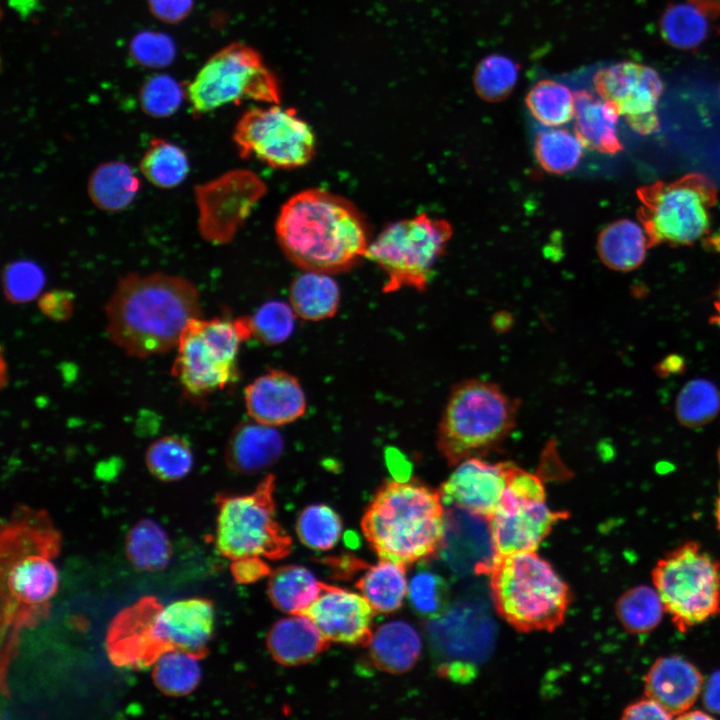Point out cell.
I'll return each instance as SVG.
<instances>
[{
  "label": "cell",
  "mask_w": 720,
  "mask_h": 720,
  "mask_svg": "<svg viewBox=\"0 0 720 720\" xmlns=\"http://www.w3.org/2000/svg\"><path fill=\"white\" fill-rule=\"evenodd\" d=\"M663 39L678 49L697 48L709 34L708 16L689 2L673 3L659 21Z\"/></svg>",
  "instance_id": "obj_32"
},
{
  "label": "cell",
  "mask_w": 720,
  "mask_h": 720,
  "mask_svg": "<svg viewBox=\"0 0 720 720\" xmlns=\"http://www.w3.org/2000/svg\"><path fill=\"white\" fill-rule=\"evenodd\" d=\"M710 18L720 16V0H688Z\"/></svg>",
  "instance_id": "obj_53"
},
{
  "label": "cell",
  "mask_w": 720,
  "mask_h": 720,
  "mask_svg": "<svg viewBox=\"0 0 720 720\" xmlns=\"http://www.w3.org/2000/svg\"><path fill=\"white\" fill-rule=\"evenodd\" d=\"M275 231L291 262L327 274L351 269L371 242L360 211L345 198L317 188L298 192L282 205Z\"/></svg>",
  "instance_id": "obj_3"
},
{
  "label": "cell",
  "mask_w": 720,
  "mask_h": 720,
  "mask_svg": "<svg viewBox=\"0 0 720 720\" xmlns=\"http://www.w3.org/2000/svg\"><path fill=\"white\" fill-rule=\"evenodd\" d=\"M707 246L713 250L720 252V233L707 239ZM715 313L710 318V322L720 326V288L714 302Z\"/></svg>",
  "instance_id": "obj_52"
},
{
  "label": "cell",
  "mask_w": 720,
  "mask_h": 720,
  "mask_svg": "<svg viewBox=\"0 0 720 720\" xmlns=\"http://www.w3.org/2000/svg\"><path fill=\"white\" fill-rule=\"evenodd\" d=\"M720 411V392L711 381L696 378L687 382L675 401L678 421L689 428L710 423Z\"/></svg>",
  "instance_id": "obj_38"
},
{
  "label": "cell",
  "mask_w": 720,
  "mask_h": 720,
  "mask_svg": "<svg viewBox=\"0 0 720 720\" xmlns=\"http://www.w3.org/2000/svg\"><path fill=\"white\" fill-rule=\"evenodd\" d=\"M648 248L643 227L629 219L610 223L600 232L597 240L600 260L616 271H630L640 266Z\"/></svg>",
  "instance_id": "obj_26"
},
{
  "label": "cell",
  "mask_w": 720,
  "mask_h": 720,
  "mask_svg": "<svg viewBox=\"0 0 720 720\" xmlns=\"http://www.w3.org/2000/svg\"><path fill=\"white\" fill-rule=\"evenodd\" d=\"M213 627L214 607L208 599L193 597L164 606L147 595L113 617L105 649L112 664L133 670L152 666L169 651L202 659L208 654Z\"/></svg>",
  "instance_id": "obj_4"
},
{
  "label": "cell",
  "mask_w": 720,
  "mask_h": 720,
  "mask_svg": "<svg viewBox=\"0 0 720 720\" xmlns=\"http://www.w3.org/2000/svg\"><path fill=\"white\" fill-rule=\"evenodd\" d=\"M593 85L598 96L611 103L637 133L648 135L658 130L657 104L664 86L653 68L619 62L600 69Z\"/></svg>",
  "instance_id": "obj_17"
},
{
  "label": "cell",
  "mask_w": 720,
  "mask_h": 720,
  "mask_svg": "<svg viewBox=\"0 0 720 720\" xmlns=\"http://www.w3.org/2000/svg\"><path fill=\"white\" fill-rule=\"evenodd\" d=\"M615 612L629 634L643 635L659 625L665 609L655 588L637 585L617 599Z\"/></svg>",
  "instance_id": "obj_33"
},
{
  "label": "cell",
  "mask_w": 720,
  "mask_h": 720,
  "mask_svg": "<svg viewBox=\"0 0 720 720\" xmlns=\"http://www.w3.org/2000/svg\"><path fill=\"white\" fill-rule=\"evenodd\" d=\"M518 75L519 66L512 59L503 55H490L477 65L473 84L480 98L498 102L511 94Z\"/></svg>",
  "instance_id": "obj_41"
},
{
  "label": "cell",
  "mask_w": 720,
  "mask_h": 720,
  "mask_svg": "<svg viewBox=\"0 0 720 720\" xmlns=\"http://www.w3.org/2000/svg\"><path fill=\"white\" fill-rule=\"evenodd\" d=\"M717 460H718V465H719V469H720V447L717 452Z\"/></svg>",
  "instance_id": "obj_56"
},
{
  "label": "cell",
  "mask_w": 720,
  "mask_h": 720,
  "mask_svg": "<svg viewBox=\"0 0 720 720\" xmlns=\"http://www.w3.org/2000/svg\"><path fill=\"white\" fill-rule=\"evenodd\" d=\"M200 659L181 651H169L153 664L152 679L166 696L182 697L190 694L201 679Z\"/></svg>",
  "instance_id": "obj_37"
},
{
  "label": "cell",
  "mask_w": 720,
  "mask_h": 720,
  "mask_svg": "<svg viewBox=\"0 0 720 720\" xmlns=\"http://www.w3.org/2000/svg\"><path fill=\"white\" fill-rule=\"evenodd\" d=\"M230 571L238 584H252L269 576L272 572L268 563L258 556H247L232 560Z\"/></svg>",
  "instance_id": "obj_48"
},
{
  "label": "cell",
  "mask_w": 720,
  "mask_h": 720,
  "mask_svg": "<svg viewBox=\"0 0 720 720\" xmlns=\"http://www.w3.org/2000/svg\"><path fill=\"white\" fill-rule=\"evenodd\" d=\"M61 534L42 509L18 505L0 534L1 682L16 655L19 635L47 618L59 575L53 560Z\"/></svg>",
  "instance_id": "obj_1"
},
{
  "label": "cell",
  "mask_w": 720,
  "mask_h": 720,
  "mask_svg": "<svg viewBox=\"0 0 720 720\" xmlns=\"http://www.w3.org/2000/svg\"><path fill=\"white\" fill-rule=\"evenodd\" d=\"M704 684L700 670L677 655L658 658L644 677L645 695L657 701L672 717L691 709Z\"/></svg>",
  "instance_id": "obj_21"
},
{
  "label": "cell",
  "mask_w": 720,
  "mask_h": 720,
  "mask_svg": "<svg viewBox=\"0 0 720 720\" xmlns=\"http://www.w3.org/2000/svg\"><path fill=\"white\" fill-rule=\"evenodd\" d=\"M149 6L157 18L175 23L189 14L192 0H149Z\"/></svg>",
  "instance_id": "obj_50"
},
{
  "label": "cell",
  "mask_w": 720,
  "mask_h": 720,
  "mask_svg": "<svg viewBox=\"0 0 720 720\" xmlns=\"http://www.w3.org/2000/svg\"><path fill=\"white\" fill-rule=\"evenodd\" d=\"M275 487L267 474L249 494L217 495L215 544L222 556L279 560L291 552L292 539L276 519Z\"/></svg>",
  "instance_id": "obj_12"
},
{
  "label": "cell",
  "mask_w": 720,
  "mask_h": 720,
  "mask_svg": "<svg viewBox=\"0 0 720 720\" xmlns=\"http://www.w3.org/2000/svg\"><path fill=\"white\" fill-rule=\"evenodd\" d=\"M134 57L143 65L162 66L174 56V46L170 39L162 34L142 33L131 46Z\"/></svg>",
  "instance_id": "obj_46"
},
{
  "label": "cell",
  "mask_w": 720,
  "mask_h": 720,
  "mask_svg": "<svg viewBox=\"0 0 720 720\" xmlns=\"http://www.w3.org/2000/svg\"><path fill=\"white\" fill-rule=\"evenodd\" d=\"M331 643L367 647L372 637L374 609L361 595L323 583L313 603L302 613Z\"/></svg>",
  "instance_id": "obj_19"
},
{
  "label": "cell",
  "mask_w": 720,
  "mask_h": 720,
  "mask_svg": "<svg viewBox=\"0 0 720 720\" xmlns=\"http://www.w3.org/2000/svg\"><path fill=\"white\" fill-rule=\"evenodd\" d=\"M266 645L278 664L295 667L312 662L330 642L307 616L290 614L271 627Z\"/></svg>",
  "instance_id": "obj_22"
},
{
  "label": "cell",
  "mask_w": 720,
  "mask_h": 720,
  "mask_svg": "<svg viewBox=\"0 0 720 720\" xmlns=\"http://www.w3.org/2000/svg\"><path fill=\"white\" fill-rule=\"evenodd\" d=\"M439 490L422 481L390 479L382 483L361 519V529L379 559L405 566L442 546L445 508Z\"/></svg>",
  "instance_id": "obj_5"
},
{
  "label": "cell",
  "mask_w": 720,
  "mask_h": 720,
  "mask_svg": "<svg viewBox=\"0 0 720 720\" xmlns=\"http://www.w3.org/2000/svg\"><path fill=\"white\" fill-rule=\"evenodd\" d=\"M489 573L494 606L516 630L553 631L564 621L569 587L535 551L496 555Z\"/></svg>",
  "instance_id": "obj_7"
},
{
  "label": "cell",
  "mask_w": 720,
  "mask_h": 720,
  "mask_svg": "<svg viewBox=\"0 0 720 720\" xmlns=\"http://www.w3.org/2000/svg\"><path fill=\"white\" fill-rule=\"evenodd\" d=\"M567 517V512L548 507L538 476L513 465L501 502L489 518L495 554L535 551L553 526Z\"/></svg>",
  "instance_id": "obj_14"
},
{
  "label": "cell",
  "mask_w": 720,
  "mask_h": 720,
  "mask_svg": "<svg viewBox=\"0 0 720 720\" xmlns=\"http://www.w3.org/2000/svg\"><path fill=\"white\" fill-rule=\"evenodd\" d=\"M652 582L674 626L686 632L720 607V562L688 541L659 559Z\"/></svg>",
  "instance_id": "obj_11"
},
{
  "label": "cell",
  "mask_w": 720,
  "mask_h": 720,
  "mask_svg": "<svg viewBox=\"0 0 720 720\" xmlns=\"http://www.w3.org/2000/svg\"><path fill=\"white\" fill-rule=\"evenodd\" d=\"M145 464L157 479L165 482L178 481L192 469V450L184 438L176 435L165 436L148 447Z\"/></svg>",
  "instance_id": "obj_39"
},
{
  "label": "cell",
  "mask_w": 720,
  "mask_h": 720,
  "mask_svg": "<svg viewBox=\"0 0 720 720\" xmlns=\"http://www.w3.org/2000/svg\"><path fill=\"white\" fill-rule=\"evenodd\" d=\"M520 401L491 381L470 378L451 389L437 430V447L450 467L487 455L516 426Z\"/></svg>",
  "instance_id": "obj_6"
},
{
  "label": "cell",
  "mask_w": 720,
  "mask_h": 720,
  "mask_svg": "<svg viewBox=\"0 0 720 720\" xmlns=\"http://www.w3.org/2000/svg\"><path fill=\"white\" fill-rule=\"evenodd\" d=\"M283 439L275 427L256 421L238 425L232 432L225 450V461L239 473H256L270 466L280 457Z\"/></svg>",
  "instance_id": "obj_23"
},
{
  "label": "cell",
  "mask_w": 720,
  "mask_h": 720,
  "mask_svg": "<svg viewBox=\"0 0 720 720\" xmlns=\"http://www.w3.org/2000/svg\"><path fill=\"white\" fill-rule=\"evenodd\" d=\"M405 565L386 559H379L373 566H367L357 580L360 594L378 613L398 610L408 593Z\"/></svg>",
  "instance_id": "obj_30"
},
{
  "label": "cell",
  "mask_w": 720,
  "mask_h": 720,
  "mask_svg": "<svg viewBox=\"0 0 720 720\" xmlns=\"http://www.w3.org/2000/svg\"><path fill=\"white\" fill-rule=\"evenodd\" d=\"M248 415L267 426H281L302 417L306 397L300 382L293 375L272 369L256 378L244 390Z\"/></svg>",
  "instance_id": "obj_20"
},
{
  "label": "cell",
  "mask_w": 720,
  "mask_h": 720,
  "mask_svg": "<svg viewBox=\"0 0 720 720\" xmlns=\"http://www.w3.org/2000/svg\"><path fill=\"white\" fill-rule=\"evenodd\" d=\"M715 519L717 523V528L720 531V483L718 487V494L715 501Z\"/></svg>",
  "instance_id": "obj_55"
},
{
  "label": "cell",
  "mask_w": 720,
  "mask_h": 720,
  "mask_svg": "<svg viewBox=\"0 0 720 720\" xmlns=\"http://www.w3.org/2000/svg\"><path fill=\"white\" fill-rule=\"evenodd\" d=\"M125 549L130 563L140 571L163 570L172 555L167 533L151 519H141L130 529Z\"/></svg>",
  "instance_id": "obj_31"
},
{
  "label": "cell",
  "mask_w": 720,
  "mask_h": 720,
  "mask_svg": "<svg viewBox=\"0 0 720 720\" xmlns=\"http://www.w3.org/2000/svg\"><path fill=\"white\" fill-rule=\"evenodd\" d=\"M585 146L576 133L558 127L540 131L535 139L538 164L552 174H565L575 169L583 157Z\"/></svg>",
  "instance_id": "obj_35"
},
{
  "label": "cell",
  "mask_w": 720,
  "mask_h": 720,
  "mask_svg": "<svg viewBox=\"0 0 720 720\" xmlns=\"http://www.w3.org/2000/svg\"><path fill=\"white\" fill-rule=\"evenodd\" d=\"M106 329L128 355L147 358L177 347L186 325L202 316L189 280L165 273L121 277L105 305Z\"/></svg>",
  "instance_id": "obj_2"
},
{
  "label": "cell",
  "mask_w": 720,
  "mask_h": 720,
  "mask_svg": "<svg viewBox=\"0 0 720 720\" xmlns=\"http://www.w3.org/2000/svg\"><path fill=\"white\" fill-rule=\"evenodd\" d=\"M264 193V182L247 170L229 171L197 186L200 234L217 244L230 241Z\"/></svg>",
  "instance_id": "obj_16"
},
{
  "label": "cell",
  "mask_w": 720,
  "mask_h": 720,
  "mask_svg": "<svg viewBox=\"0 0 720 720\" xmlns=\"http://www.w3.org/2000/svg\"><path fill=\"white\" fill-rule=\"evenodd\" d=\"M295 316L291 305L281 301L267 302L249 317L252 337L263 344H280L291 335Z\"/></svg>",
  "instance_id": "obj_42"
},
{
  "label": "cell",
  "mask_w": 720,
  "mask_h": 720,
  "mask_svg": "<svg viewBox=\"0 0 720 720\" xmlns=\"http://www.w3.org/2000/svg\"><path fill=\"white\" fill-rule=\"evenodd\" d=\"M512 463H492L480 457L468 458L439 489L443 504L489 518L498 507L508 484Z\"/></svg>",
  "instance_id": "obj_18"
},
{
  "label": "cell",
  "mask_w": 720,
  "mask_h": 720,
  "mask_svg": "<svg viewBox=\"0 0 720 720\" xmlns=\"http://www.w3.org/2000/svg\"><path fill=\"white\" fill-rule=\"evenodd\" d=\"M672 715L657 701L646 696L626 706L622 719H671Z\"/></svg>",
  "instance_id": "obj_49"
},
{
  "label": "cell",
  "mask_w": 720,
  "mask_h": 720,
  "mask_svg": "<svg viewBox=\"0 0 720 720\" xmlns=\"http://www.w3.org/2000/svg\"><path fill=\"white\" fill-rule=\"evenodd\" d=\"M187 97L193 112L203 114L245 99L278 104L280 89L256 50L233 43L202 66L187 88Z\"/></svg>",
  "instance_id": "obj_13"
},
{
  "label": "cell",
  "mask_w": 720,
  "mask_h": 720,
  "mask_svg": "<svg viewBox=\"0 0 720 720\" xmlns=\"http://www.w3.org/2000/svg\"><path fill=\"white\" fill-rule=\"evenodd\" d=\"M45 284V274L36 263L17 260L5 266L2 272V287L6 299L14 304H23L37 298Z\"/></svg>",
  "instance_id": "obj_43"
},
{
  "label": "cell",
  "mask_w": 720,
  "mask_h": 720,
  "mask_svg": "<svg viewBox=\"0 0 720 720\" xmlns=\"http://www.w3.org/2000/svg\"><path fill=\"white\" fill-rule=\"evenodd\" d=\"M40 311L54 321L69 319L74 309V296L66 290H51L42 294L38 301Z\"/></svg>",
  "instance_id": "obj_47"
},
{
  "label": "cell",
  "mask_w": 720,
  "mask_h": 720,
  "mask_svg": "<svg viewBox=\"0 0 720 720\" xmlns=\"http://www.w3.org/2000/svg\"><path fill=\"white\" fill-rule=\"evenodd\" d=\"M681 719H711L713 718L710 714L705 713L701 710H688L678 716Z\"/></svg>",
  "instance_id": "obj_54"
},
{
  "label": "cell",
  "mask_w": 720,
  "mask_h": 720,
  "mask_svg": "<svg viewBox=\"0 0 720 720\" xmlns=\"http://www.w3.org/2000/svg\"><path fill=\"white\" fill-rule=\"evenodd\" d=\"M575 133L589 149L615 154L622 150L617 132L619 113L609 102L587 90L575 94Z\"/></svg>",
  "instance_id": "obj_25"
},
{
  "label": "cell",
  "mask_w": 720,
  "mask_h": 720,
  "mask_svg": "<svg viewBox=\"0 0 720 720\" xmlns=\"http://www.w3.org/2000/svg\"><path fill=\"white\" fill-rule=\"evenodd\" d=\"M233 141L241 157H255L279 169L306 165L316 146L308 123L294 109L278 105L245 112L235 126Z\"/></svg>",
  "instance_id": "obj_15"
},
{
  "label": "cell",
  "mask_w": 720,
  "mask_h": 720,
  "mask_svg": "<svg viewBox=\"0 0 720 720\" xmlns=\"http://www.w3.org/2000/svg\"><path fill=\"white\" fill-rule=\"evenodd\" d=\"M717 189L705 175L690 173L676 180L638 188V219L649 248L660 244L690 245L709 230Z\"/></svg>",
  "instance_id": "obj_8"
},
{
  "label": "cell",
  "mask_w": 720,
  "mask_h": 720,
  "mask_svg": "<svg viewBox=\"0 0 720 720\" xmlns=\"http://www.w3.org/2000/svg\"><path fill=\"white\" fill-rule=\"evenodd\" d=\"M296 533L301 543L316 551H328L342 533L340 516L325 504L306 506L298 515Z\"/></svg>",
  "instance_id": "obj_40"
},
{
  "label": "cell",
  "mask_w": 720,
  "mask_h": 720,
  "mask_svg": "<svg viewBox=\"0 0 720 720\" xmlns=\"http://www.w3.org/2000/svg\"><path fill=\"white\" fill-rule=\"evenodd\" d=\"M407 595L416 612L431 619L440 617L448 607V584L428 570L412 577Z\"/></svg>",
  "instance_id": "obj_44"
},
{
  "label": "cell",
  "mask_w": 720,
  "mask_h": 720,
  "mask_svg": "<svg viewBox=\"0 0 720 720\" xmlns=\"http://www.w3.org/2000/svg\"><path fill=\"white\" fill-rule=\"evenodd\" d=\"M703 701L709 712L720 714V671L714 672L705 684Z\"/></svg>",
  "instance_id": "obj_51"
},
{
  "label": "cell",
  "mask_w": 720,
  "mask_h": 720,
  "mask_svg": "<svg viewBox=\"0 0 720 720\" xmlns=\"http://www.w3.org/2000/svg\"><path fill=\"white\" fill-rule=\"evenodd\" d=\"M183 91L171 77L159 75L151 78L141 92V105L147 114L162 118L173 114L180 106Z\"/></svg>",
  "instance_id": "obj_45"
},
{
  "label": "cell",
  "mask_w": 720,
  "mask_h": 720,
  "mask_svg": "<svg viewBox=\"0 0 720 720\" xmlns=\"http://www.w3.org/2000/svg\"><path fill=\"white\" fill-rule=\"evenodd\" d=\"M140 188L139 178L132 168L121 161H107L90 174L88 196L99 209L117 212L128 207Z\"/></svg>",
  "instance_id": "obj_27"
},
{
  "label": "cell",
  "mask_w": 720,
  "mask_h": 720,
  "mask_svg": "<svg viewBox=\"0 0 720 720\" xmlns=\"http://www.w3.org/2000/svg\"><path fill=\"white\" fill-rule=\"evenodd\" d=\"M144 177L160 188L180 185L188 175L189 161L185 151L164 139H153L140 161Z\"/></svg>",
  "instance_id": "obj_34"
},
{
  "label": "cell",
  "mask_w": 720,
  "mask_h": 720,
  "mask_svg": "<svg viewBox=\"0 0 720 720\" xmlns=\"http://www.w3.org/2000/svg\"><path fill=\"white\" fill-rule=\"evenodd\" d=\"M371 663L379 670L402 674L416 664L422 649L418 631L410 623L393 620L378 626L367 645Z\"/></svg>",
  "instance_id": "obj_24"
},
{
  "label": "cell",
  "mask_w": 720,
  "mask_h": 720,
  "mask_svg": "<svg viewBox=\"0 0 720 720\" xmlns=\"http://www.w3.org/2000/svg\"><path fill=\"white\" fill-rule=\"evenodd\" d=\"M289 300L296 316L307 321H320L336 314L340 291L329 274L306 271L292 281Z\"/></svg>",
  "instance_id": "obj_28"
},
{
  "label": "cell",
  "mask_w": 720,
  "mask_h": 720,
  "mask_svg": "<svg viewBox=\"0 0 720 720\" xmlns=\"http://www.w3.org/2000/svg\"><path fill=\"white\" fill-rule=\"evenodd\" d=\"M251 337L249 317L192 319L178 342L172 374L191 396L221 390L236 379L239 347Z\"/></svg>",
  "instance_id": "obj_10"
},
{
  "label": "cell",
  "mask_w": 720,
  "mask_h": 720,
  "mask_svg": "<svg viewBox=\"0 0 720 720\" xmlns=\"http://www.w3.org/2000/svg\"><path fill=\"white\" fill-rule=\"evenodd\" d=\"M452 234L447 220L422 213L387 225L370 242L365 258L385 274L384 292L402 288L424 291Z\"/></svg>",
  "instance_id": "obj_9"
},
{
  "label": "cell",
  "mask_w": 720,
  "mask_h": 720,
  "mask_svg": "<svg viewBox=\"0 0 720 720\" xmlns=\"http://www.w3.org/2000/svg\"><path fill=\"white\" fill-rule=\"evenodd\" d=\"M323 583L307 568L286 565L269 575L267 592L273 606L287 614H302L318 597Z\"/></svg>",
  "instance_id": "obj_29"
},
{
  "label": "cell",
  "mask_w": 720,
  "mask_h": 720,
  "mask_svg": "<svg viewBox=\"0 0 720 720\" xmlns=\"http://www.w3.org/2000/svg\"><path fill=\"white\" fill-rule=\"evenodd\" d=\"M525 102L531 115L547 127L562 126L574 117L575 95L555 80L538 81L528 91Z\"/></svg>",
  "instance_id": "obj_36"
}]
</instances>
